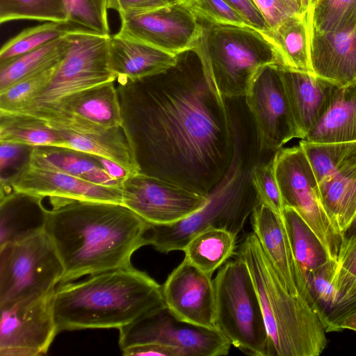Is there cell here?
I'll return each mask as SVG.
<instances>
[{
  "label": "cell",
  "mask_w": 356,
  "mask_h": 356,
  "mask_svg": "<svg viewBox=\"0 0 356 356\" xmlns=\"http://www.w3.org/2000/svg\"><path fill=\"white\" fill-rule=\"evenodd\" d=\"M313 72L339 86L356 81V15L337 30L318 33L311 27Z\"/></svg>",
  "instance_id": "20"
},
{
  "label": "cell",
  "mask_w": 356,
  "mask_h": 356,
  "mask_svg": "<svg viewBox=\"0 0 356 356\" xmlns=\"http://www.w3.org/2000/svg\"><path fill=\"white\" fill-rule=\"evenodd\" d=\"M0 143L68 147L62 133L47 121L12 113H0Z\"/></svg>",
  "instance_id": "30"
},
{
  "label": "cell",
  "mask_w": 356,
  "mask_h": 356,
  "mask_svg": "<svg viewBox=\"0 0 356 356\" xmlns=\"http://www.w3.org/2000/svg\"><path fill=\"white\" fill-rule=\"evenodd\" d=\"M121 189L122 204L152 225L176 222L208 201V197L185 188L141 174L129 176Z\"/></svg>",
  "instance_id": "15"
},
{
  "label": "cell",
  "mask_w": 356,
  "mask_h": 356,
  "mask_svg": "<svg viewBox=\"0 0 356 356\" xmlns=\"http://www.w3.org/2000/svg\"><path fill=\"white\" fill-rule=\"evenodd\" d=\"M333 283L339 293V304L328 317L330 323L356 302V232L343 237Z\"/></svg>",
  "instance_id": "34"
},
{
  "label": "cell",
  "mask_w": 356,
  "mask_h": 356,
  "mask_svg": "<svg viewBox=\"0 0 356 356\" xmlns=\"http://www.w3.org/2000/svg\"><path fill=\"white\" fill-rule=\"evenodd\" d=\"M243 19L248 27L266 37L271 30L253 0H225Z\"/></svg>",
  "instance_id": "44"
},
{
  "label": "cell",
  "mask_w": 356,
  "mask_h": 356,
  "mask_svg": "<svg viewBox=\"0 0 356 356\" xmlns=\"http://www.w3.org/2000/svg\"><path fill=\"white\" fill-rule=\"evenodd\" d=\"M97 156L104 170L112 178L123 182L129 176L132 175L131 172L113 161L99 156Z\"/></svg>",
  "instance_id": "49"
},
{
  "label": "cell",
  "mask_w": 356,
  "mask_h": 356,
  "mask_svg": "<svg viewBox=\"0 0 356 356\" xmlns=\"http://www.w3.org/2000/svg\"><path fill=\"white\" fill-rule=\"evenodd\" d=\"M237 236L224 229H209L195 235L183 252L184 259L212 277L236 254Z\"/></svg>",
  "instance_id": "29"
},
{
  "label": "cell",
  "mask_w": 356,
  "mask_h": 356,
  "mask_svg": "<svg viewBox=\"0 0 356 356\" xmlns=\"http://www.w3.org/2000/svg\"><path fill=\"white\" fill-rule=\"evenodd\" d=\"M45 232L63 266L60 284L131 266L149 223L122 204L54 200Z\"/></svg>",
  "instance_id": "2"
},
{
  "label": "cell",
  "mask_w": 356,
  "mask_h": 356,
  "mask_svg": "<svg viewBox=\"0 0 356 356\" xmlns=\"http://www.w3.org/2000/svg\"><path fill=\"white\" fill-rule=\"evenodd\" d=\"M356 232V216L355 217L354 220H353L348 230L347 231V232L346 233V234L344 235V236H348L350 234H352L353 233Z\"/></svg>",
  "instance_id": "51"
},
{
  "label": "cell",
  "mask_w": 356,
  "mask_h": 356,
  "mask_svg": "<svg viewBox=\"0 0 356 356\" xmlns=\"http://www.w3.org/2000/svg\"><path fill=\"white\" fill-rule=\"evenodd\" d=\"M236 257L252 278L268 336V356H318L325 350L330 322L321 307L291 295L254 234L244 238Z\"/></svg>",
  "instance_id": "4"
},
{
  "label": "cell",
  "mask_w": 356,
  "mask_h": 356,
  "mask_svg": "<svg viewBox=\"0 0 356 356\" xmlns=\"http://www.w3.org/2000/svg\"><path fill=\"white\" fill-rule=\"evenodd\" d=\"M121 350L138 344L157 343L177 349L180 356L228 355L232 344L217 329L178 320L164 305L119 329Z\"/></svg>",
  "instance_id": "11"
},
{
  "label": "cell",
  "mask_w": 356,
  "mask_h": 356,
  "mask_svg": "<svg viewBox=\"0 0 356 356\" xmlns=\"http://www.w3.org/2000/svg\"><path fill=\"white\" fill-rule=\"evenodd\" d=\"M26 163L33 168L63 172L97 184L121 188L123 183L104 170L97 155L69 147H31Z\"/></svg>",
  "instance_id": "24"
},
{
  "label": "cell",
  "mask_w": 356,
  "mask_h": 356,
  "mask_svg": "<svg viewBox=\"0 0 356 356\" xmlns=\"http://www.w3.org/2000/svg\"><path fill=\"white\" fill-rule=\"evenodd\" d=\"M273 157L267 162L256 163L251 172V179L259 202L282 213L284 205L275 172Z\"/></svg>",
  "instance_id": "41"
},
{
  "label": "cell",
  "mask_w": 356,
  "mask_h": 356,
  "mask_svg": "<svg viewBox=\"0 0 356 356\" xmlns=\"http://www.w3.org/2000/svg\"><path fill=\"white\" fill-rule=\"evenodd\" d=\"M122 128L139 174L208 197L235 156L230 108L199 60L118 83Z\"/></svg>",
  "instance_id": "1"
},
{
  "label": "cell",
  "mask_w": 356,
  "mask_h": 356,
  "mask_svg": "<svg viewBox=\"0 0 356 356\" xmlns=\"http://www.w3.org/2000/svg\"><path fill=\"white\" fill-rule=\"evenodd\" d=\"M63 275L62 262L46 232L0 247V307L56 289Z\"/></svg>",
  "instance_id": "8"
},
{
  "label": "cell",
  "mask_w": 356,
  "mask_h": 356,
  "mask_svg": "<svg viewBox=\"0 0 356 356\" xmlns=\"http://www.w3.org/2000/svg\"><path fill=\"white\" fill-rule=\"evenodd\" d=\"M110 35L86 29L70 33L69 49L49 83L27 106L13 113L42 110L76 92L116 81L109 65Z\"/></svg>",
  "instance_id": "10"
},
{
  "label": "cell",
  "mask_w": 356,
  "mask_h": 356,
  "mask_svg": "<svg viewBox=\"0 0 356 356\" xmlns=\"http://www.w3.org/2000/svg\"><path fill=\"white\" fill-rule=\"evenodd\" d=\"M42 197L13 191L0 198V247L45 232L47 211Z\"/></svg>",
  "instance_id": "23"
},
{
  "label": "cell",
  "mask_w": 356,
  "mask_h": 356,
  "mask_svg": "<svg viewBox=\"0 0 356 356\" xmlns=\"http://www.w3.org/2000/svg\"><path fill=\"white\" fill-rule=\"evenodd\" d=\"M244 97L261 151L275 153L292 138H299L279 65L263 67Z\"/></svg>",
  "instance_id": "12"
},
{
  "label": "cell",
  "mask_w": 356,
  "mask_h": 356,
  "mask_svg": "<svg viewBox=\"0 0 356 356\" xmlns=\"http://www.w3.org/2000/svg\"><path fill=\"white\" fill-rule=\"evenodd\" d=\"M165 306L179 321L216 328L212 277L184 259L162 286Z\"/></svg>",
  "instance_id": "17"
},
{
  "label": "cell",
  "mask_w": 356,
  "mask_h": 356,
  "mask_svg": "<svg viewBox=\"0 0 356 356\" xmlns=\"http://www.w3.org/2000/svg\"><path fill=\"white\" fill-rule=\"evenodd\" d=\"M309 14L313 30L334 31L356 15V0H313Z\"/></svg>",
  "instance_id": "38"
},
{
  "label": "cell",
  "mask_w": 356,
  "mask_h": 356,
  "mask_svg": "<svg viewBox=\"0 0 356 356\" xmlns=\"http://www.w3.org/2000/svg\"></svg>",
  "instance_id": "53"
},
{
  "label": "cell",
  "mask_w": 356,
  "mask_h": 356,
  "mask_svg": "<svg viewBox=\"0 0 356 356\" xmlns=\"http://www.w3.org/2000/svg\"><path fill=\"white\" fill-rule=\"evenodd\" d=\"M164 305L162 286L131 265L60 284L54 314L58 332L120 329Z\"/></svg>",
  "instance_id": "3"
},
{
  "label": "cell",
  "mask_w": 356,
  "mask_h": 356,
  "mask_svg": "<svg viewBox=\"0 0 356 356\" xmlns=\"http://www.w3.org/2000/svg\"><path fill=\"white\" fill-rule=\"evenodd\" d=\"M350 330L356 332V303L330 324V332Z\"/></svg>",
  "instance_id": "48"
},
{
  "label": "cell",
  "mask_w": 356,
  "mask_h": 356,
  "mask_svg": "<svg viewBox=\"0 0 356 356\" xmlns=\"http://www.w3.org/2000/svg\"><path fill=\"white\" fill-rule=\"evenodd\" d=\"M56 289L0 307V355H45L58 333L54 314Z\"/></svg>",
  "instance_id": "13"
},
{
  "label": "cell",
  "mask_w": 356,
  "mask_h": 356,
  "mask_svg": "<svg viewBox=\"0 0 356 356\" xmlns=\"http://www.w3.org/2000/svg\"><path fill=\"white\" fill-rule=\"evenodd\" d=\"M68 20L76 26L110 35L107 0H64Z\"/></svg>",
  "instance_id": "39"
},
{
  "label": "cell",
  "mask_w": 356,
  "mask_h": 356,
  "mask_svg": "<svg viewBox=\"0 0 356 356\" xmlns=\"http://www.w3.org/2000/svg\"><path fill=\"white\" fill-rule=\"evenodd\" d=\"M300 6L305 10H308L313 0H297Z\"/></svg>",
  "instance_id": "50"
},
{
  "label": "cell",
  "mask_w": 356,
  "mask_h": 356,
  "mask_svg": "<svg viewBox=\"0 0 356 356\" xmlns=\"http://www.w3.org/2000/svg\"><path fill=\"white\" fill-rule=\"evenodd\" d=\"M213 281L215 327L241 352L268 356V336L258 295L245 263L236 257Z\"/></svg>",
  "instance_id": "7"
},
{
  "label": "cell",
  "mask_w": 356,
  "mask_h": 356,
  "mask_svg": "<svg viewBox=\"0 0 356 356\" xmlns=\"http://www.w3.org/2000/svg\"><path fill=\"white\" fill-rule=\"evenodd\" d=\"M20 19L69 21L64 0H0L1 24Z\"/></svg>",
  "instance_id": "36"
},
{
  "label": "cell",
  "mask_w": 356,
  "mask_h": 356,
  "mask_svg": "<svg viewBox=\"0 0 356 356\" xmlns=\"http://www.w3.org/2000/svg\"><path fill=\"white\" fill-rule=\"evenodd\" d=\"M109 65L118 83L135 81L166 72L179 56L119 32L110 35Z\"/></svg>",
  "instance_id": "22"
},
{
  "label": "cell",
  "mask_w": 356,
  "mask_h": 356,
  "mask_svg": "<svg viewBox=\"0 0 356 356\" xmlns=\"http://www.w3.org/2000/svg\"><path fill=\"white\" fill-rule=\"evenodd\" d=\"M81 29H84L70 21L47 22L27 28L3 44L0 50V65L72 31Z\"/></svg>",
  "instance_id": "33"
},
{
  "label": "cell",
  "mask_w": 356,
  "mask_h": 356,
  "mask_svg": "<svg viewBox=\"0 0 356 356\" xmlns=\"http://www.w3.org/2000/svg\"><path fill=\"white\" fill-rule=\"evenodd\" d=\"M57 129L62 133L69 148L111 160L132 175L139 174L122 127L111 128L99 134Z\"/></svg>",
  "instance_id": "28"
},
{
  "label": "cell",
  "mask_w": 356,
  "mask_h": 356,
  "mask_svg": "<svg viewBox=\"0 0 356 356\" xmlns=\"http://www.w3.org/2000/svg\"><path fill=\"white\" fill-rule=\"evenodd\" d=\"M274 169L284 207L293 208L313 232L330 260L337 262L343 236L321 200L319 184L302 147L281 148Z\"/></svg>",
  "instance_id": "9"
},
{
  "label": "cell",
  "mask_w": 356,
  "mask_h": 356,
  "mask_svg": "<svg viewBox=\"0 0 356 356\" xmlns=\"http://www.w3.org/2000/svg\"><path fill=\"white\" fill-rule=\"evenodd\" d=\"M311 27L309 8L286 18L267 36L278 54L280 67L314 74L310 59Z\"/></svg>",
  "instance_id": "26"
},
{
  "label": "cell",
  "mask_w": 356,
  "mask_h": 356,
  "mask_svg": "<svg viewBox=\"0 0 356 356\" xmlns=\"http://www.w3.org/2000/svg\"><path fill=\"white\" fill-rule=\"evenodd\" d=\"M282 216L295 260L304 277L330 261L317 237L293 208L285 206Z\"/></svg>",
  "instance_id": "32"
},
{
  "label": "cell",
  "mask_w": 356,
  "mask_h": 356,
  "mask_svg": "<svg viewBox=\"0 0 356 356\" xmlns=\"http://www.w3.org/2000/svg\"><path fill=\"white\" fill-rule=\"evenodd\" d=\"M336 265L337 262L330 260L305 275L312 296L328 317L339 304V293L333 283Z\"/></svg>",
  "instance_id": "40"
},
{
  "label": "cell",
  "mask_w": 356,
  "mask_h": 356,
  "mask_svg": "<svg viewBox=\"0 0 356 356\" xmlns=\"http://www.w3.org/2000/svg\"><path fill=\"white\" fill-rule=\"evenodd\" d=\"M303 149L320 184L345 163L356 150V140L315 142L301 139Z\"/></svg>",
  "instance_id": "35"
},
{
  "label": "cell",
  "mask_w": 356,
  "mask_h": 356,
  "mask_svg": "<svg viewBox=\"0 0 356 356\" xmlns=\"http://www.w3.org/2000/svg\"><path fill=\"white\" fill-rule=\"evenodd\" d=\"M259 202L250 174L233 167L202 209L172 224H149L145 245L167 254L183 251L195 235L209 229H224L237 236Z\"/></svg>",
  "instance_id": "6"
},
{
  "label": "cell",
  "mask_w": 356,
  "mask_h": 356,
  "mask_svg": "<svg viewBox=\"0 0 356 356\" xmlns=\"http://www.w3.org/2000/svg\"><path fill=\"white\" fill-rule=\"evenodd\" d=\"M114 82L76 92L46 108L23 115L55 123L83 120L105 129L122 127L120 104Z\"/></svg>",
  "instance_id": "19"
},
{
  "label": "cell",
  "mask_w": 356,
  "mask_h": 356,
  "mask_svg": "<svg viewBox=\"0 0 356 356\" xmlns=\"http://www.w3.org/2000/svg\"><path fill=\"white\" fill-rule=\"evenodd\" d=\"M60 62L0 92V113H15L27 106L49 83Z\"/></svg>",
  "instance_id": "37"
},
{
  "label": "cell",
  "mask_w": 356,
  "mask_h": 356,
  "mask_svg": "<svg viewBox=\"0 0 356 356\" xmlns=\"http://www.w3.org/2000/svg\"><path fill=\"white\" fill-rule=\"evenodd\" d=\"M280 68L299 138L305 139L324 116L340 86L313 73Z\"/></svg>",
  "instance_id": "21"
},
{
  "label": "cell",
  "mask_w": 356,
  "mask_h": 356,
  "mask_svg": "<svg viewBox=\"0 0 356 356\" xmlns=\"http://www.w3.org/2000/svg\"><path fill=\"white\" fill-rule=\"evenodd\" d=\"M122 351L124 356H180L177 349L157 343L138 344L128 347Z\"/></svg>",
  "instance_id": "46"
},
{
  "label": "cell",
  "mask_w": 356,
  "mask_h": 356,
  "mask_svg": "<svg viewBox=\"0 0 356 356\" xmlns=\"http://www.w3.org/2000/svg\"><path fill=\"white\" fill-rule=\"evenodd\" d=\"M187 6L199 19L216 24L248 26L241 15L225 0H194Z\"/></svg>",
  "instance_id": "42"
},
{
  "label": "cell",
  "mask_w": 356,
  "mask_h": 356,
  "mask_svg": "<svg viewBox=\"0 0 356 356\" xmlns=\"http://www.w3.org/2000/svg\"><path fill=\"white\" fill-rule=\"evenodd\" d=\"M70 47L68 34L0 65V92L59 63Z\"/></svg>",
  "instance_id": "31"
},
{
  "label": "cell",
  "mask_w": 356,
  "mask_h": 356,
  "mask_svg": "<svg viewBox=\"0 0 356 356\" xmlns=\"http://www.w3.org/2000/svg\"><path fill=\"white\" fill-rule=\"evenodd\" d=\"M194 0H177L178 2L182 3L186 5L191 4Z\"/></svg>",
  "instance_id": "52"
},
{
  "label": "cell",
  "mask_w": 356,
  "mask_h": 356,
  "mask_svg": "<svg viewBox=\"0 0 356 356\" xmlns=\"http://www.w3.org/2000/svg\"><path fill=\"white\" fill-rule=\"evenodd\" d=\"M1 188L52 200L91 201L122 204L120 187L95 184L69 174L30 166L26 161L13 176L1 179Z\"/></svg>",
  "instance_id": "16"
},
{
  "label": "cell",
  "mask_w": 356,
  "mask_h": 356,
  "mask_svg": "<svg viewBox=\"0 0 356 356\" xmlns=\"http://www.w3.org/2000/svg\"><path fill=\"white\" fill-rule=\"evenodd\" d=\"M253 1L264 15L271 31L286 18L307 11L300 6L297 0Z\"/></svg>",
  "instance_id": "43"
},
{
  "label": "cell",
  "mask_w": 356,
  "mask_h": 356,
  "mask_svg": "<svg viewBox=\"0 0 356 356\" xmlns=\"http://www.w3.org/2000/svg\"><path fill=\"white\" fill-rule=\"evenodd\" d=\"M31 146L0 143V169L2 173L6 169L15 163L24 150Z\"/></svg>",
  "instance_id": "47"
},
{
  "label": "cell",
  "mask_w": 356,
  "mask_h": 356,
  "mask_svg": "<svg viewBox=\"0 0 356 356\" xmlns=\"http://www.w3.org/2000/svg\"><path fill=\"white\" fill-rule=\"evenodd\" d=\"M251 225L288 291L294 296L317 304L295 260L282 213L259 202L251 214Z\"/></svg>",
  "instance_id": "18"
},
{
  "label": "cell",
  "mask_w": 356,
  "mask_h": 356,
  "mask_svg": "<svg viewBox=\"0 0 356 356\" xmlns=\"http://www.w3.org/2000/svg\"><path fill=\"white\" fill-rule=\"evenodd\" d=\"M199 21L201 32L193 51L224 98L244 97L263 67L280 66L275 47L259 31L248 26Z\"/></svg>",
  "instance_id": "5"
},
{
  "label": "cell",
  "mask_w": 356,
  "mask_h": 356,
  "mask_svg": "<svg viewBox=\"0 0 356 356\" xmlns=\"http://www.w3.org/2000/svg\"><path fill=\"white\" fill-rule=\"evenodd\" d=\"M305 140H356V81L339 88L330 108Z\"/></svg>",
  "instance_id": "27"
},
{
  "label": "cell",
  "mask_w": 356,
  "mask_h": 356,
  "mask_svg": "<svg viewBox=\"0 0 356 356\" xmlns=\"http://www.w3.org/2000/svg\"><path fill=\"white\" fill-rule=\"evenodd\" d=\"M177 0H107L108 9L120 14L146 12L170 5Z\"/></svg>",
  "instance_id": "45"
},
{
  "label": "cell",
  "mask_w": 356,
  "mask_h": 356,
  "mask_svg": "<svg viewBox=\"0 0 356 356\" xmlns=\"http://www.w3.org/2000/svg\"><path fill=\"white\" fill-rule=\"evenodd\" d=\"M119 16V33L176 56L193 51L201 32L197 16L188 6L178 1Z\"/></svg>",
  "instance_id": "14"
},
{
  "label": "cell",
  "mask_w": 356,
  "mask_h": 356,
  "mask_svg": "<svg viewBox=\"0 0 356 356\" xmlns=\"http://www.w3.org/2000/svg\"><path fill=\"white\" fill-rule=\"evenodd\" d=\"M319 188L327 213L344 236L356 216V150Z\"/></svg>",
  "instance_id": "25"
}]
</instances>
